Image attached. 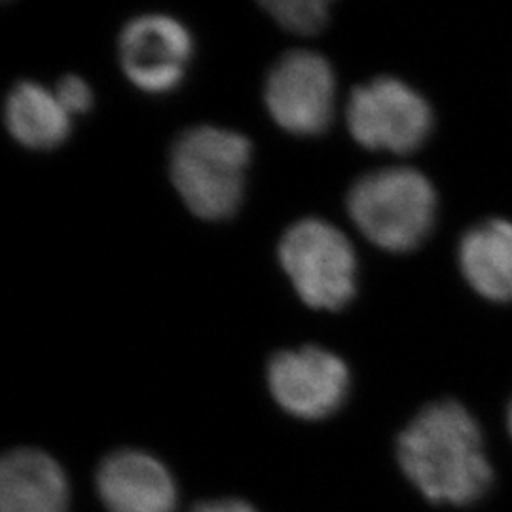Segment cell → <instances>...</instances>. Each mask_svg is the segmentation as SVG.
<instances>
[{
    "label": "cell",
    "mask_w": 512,
    "mask_h": 512,
    "mask_svg": "<svg viewBox=\"0 0 512 512\" xmlns=\"http://www.w3.org/2000/svg\"><path fill=\"white\" fill-rule=\"evenodd\" d=\"M192 59V37L179 19L145 14L120 33V63L129 80L148 93L171 92Z\"/></svg>",
    "instance_id": "cell-9"
},
{
    "label": "cell",
    "mask_w": 512,
    "mask_h": 512,
    "mask_svg": "<svg viewBox=\"0 0 512 512\" xmlns=\"http://www.w3.org/2000/svg\"><path fill=\"white\" fill-rule=\"evenodd\" d=\"M279 262L296 293L317 310H340L357 289V256L327 220L302 219L279 241Z\"/></svg>",
    "instance_id": "cell-4"
},
{
    "label": "cell",
    "mask_w": 512,
    "mask_h": 512,
    "mask_svg": "<svg viewBox=\"0 0 512 512\" xmlns=\"http://www.w3.org/2000/svg\"><path fill=\"white\" fill-rule=\"evenodd\" d=\"M459 268L476 293L512 302V224L494 219L473 226L459 243Z\"/></svg>",
    "instance_id": "cell-11"
},
{
    "label": "cell",
    "mask_w": 512,
    "mask_h": 512,
    "mask_svg": "<svg viewBox=\"0 0 512 512\" xmlns=\"http://www.w3.org/2000/svg\"><path fill=\"white\" fill-rule=\"evenodd\" d=\"M54 92L59 97L61 105L67 109L71 116L73 114H82V112H86V110H90V107H92V88L88 86L86 80H82L76 74L63 76L57 82Z\"/></svg>",
    "instance_id": "cell-14"
},
{
    "label": "cell",
    "mask_w": 512,
    "mask_h": 512,
    "mask_svg": "<svg viewBox=\"0 0 512 512\" xmlns=\"http://www.w3.org/2000/svg\"><path fill=\"white\" fill-rule=\"evenodd\" d=\"M93 490L105 512H183L171 469L139 448H118L101 459L93 473Z\"/></svg>",
    "instance_id": "cell-8"
},
{
    "label": "cell",
    "mask_w": 512,
    "mask_h": 512,
    "mask_svg": "<svg viewBox=\"0 0 512 512\" xmlns=\"http://www.w3.org/2000/svg\"><path fill=\"white\" fill-rule=\"evenodd\" d=\"M249 162L251 143L245 135L217 126H196L173 143L169 171L194 215L222 220L238 211Z\"/></svg>",
    "instance_id": "cell-2"
},
{
    "label": "cell",
    "mask_w": 512,
    "mask_h": 512,
    "mask_svg": "<svg viewBox=\"0 0 512 512\" xmlns=\"http://www.w3.org/2000/svg\"><path fill=\"white\" fill-rule=\"evenodd\" d=\"M264 8L283 29L298 35H313L329 21V2L325 0H268Z\"/></svg>",
    "instance_id": "cell-13"
},
{
    "label": "cell",
    "mask_w": 512,
    "mask_h": 512,
    "mask_svg": "<svg viewBox=\"0 0 512 512\" xmlns=\"http://www.w3.org/2000/svg\"><path fill=\"white\" fill-rule=\"evenodd\" d=\"M275 404L294 420H329L348 403L351 374L332 351L304 346L275 353L266 368Z\"/></svg>",
    "instance_id": "cell-6"
},
{
    "label": "cell",
    "mask_w": 512,
    "mask_h": 512,
    "mask_svg": "<svg viewBox=\"0 0 512 512\" xmlns=\"http://www.w3.org/2000/svg\"><path fill=\"white\" fill-rule=\"evenodd\" d=\"M348 128L353 139L372 150L414 152L433 128L429 103L395 76H378L349 97Z\"/></svg>",
    "instance_id": "cell-5"
},
{
    "label": "cell",
    "mask_w": 512,
    "mask_h": 512,
    "mask_svg": "<svg viewBox=\"0 0 512 512\" xmlns=\"http://www.w3.org/2000/svg\"><path fill=\"white\" fill-rule=\"evenodd\" d=\"M395 456L410 486L433 505L467 507L494 480L480 427L456 401L421 408L397 437Z\"/></svg>",
    "instance_id": "cell-1"
},
{
    "label": "cell",
    "mask_w": 512,
    "mask_h": 512,
    "mask_svg": "<svg viewBox=\"0 0 512 512\" xmlns=\"http://www.w3.org/2000/svg\"><path fill=\"white\" fill-rule=\"evenodd\" d=\"M336 78L317 52L293 50L277 59L266 78L264 101L275 122L294 135H319L334 114Z\"/></svg>",
    "instance_id": "cell-7"
},
{
    "label": "cell",
    "mask_w": 512,
    "mask_h": 512,
    "mask_svg": "<svg viewBox=\"0 0 512 512\" xmlns=\"http://www.w3.org/2000/svg\"><path fill=\"white\" fill-rule=\"evenodd\" d=\"M507 421H509V431H511L512 437V403L511 406H509V416H507Z\"/></svg>",
    "instance_id": "cell-16"
},
{
    "label": "cell",
    "mask_w": 512,
    "mask_h": 512,
    "mask_svg": "<svg viewBox=\"0 0 512 512\" xmlns=\"http://www.w3.org/2000/svg\"><path fill=\"white\" fill-rule=\"evenodd\" d=\"M348 211L357 228L385 251L418 247L437 217V192L412 167H385L363 175L351 186Z\"/></svg>",
    "instance_id": "cell-3"
},
{
    "label": "cell",
    "mask_w": 512,
    "mask_h": 512,
    "mask_svg": "<svg viewBox=\"0 0 512 512\" xmlns=\"http://www.w3.org/2000/svg\"><path fill=\"white\" fill-rule=\"evenodd\" d=\"M183 512H260L253 503L239 497H220V499H205L198 501Z\"/></svg>",
    "instance_id": "cell-15"
},
{
    "label": "cell",
    "mask_w": 512,
    "mask_h": 512,
    "mask_svg": "<svg viewBox=\"0 0 512 512\" xmlns=\"http://www.w3.org/2000/svg\"><path fill=\"white\" fill-rule=\"evenodd\" d=\"M12 137L29 148H54L71 131V114L55 92L37 82L23 80L14 86L4 107Z\"/></svg>",
    "instance_id": "cell-12"
},
{
    "label": "cell",
    "mask_w": 512,
    "mask_h": 512,
    "mask_svg": "<svg viewBox=\"0 0 512 512\" xmlns=\"http://www.w3.org/2000/svg\"><path fill=\"white\" fill-rule=\"evenodd\" d=\"M73 484L65 467L37 446L0 454V512H71Z\"/></svg>",
    "instance_id": "cell-10"
}]
</instances>
